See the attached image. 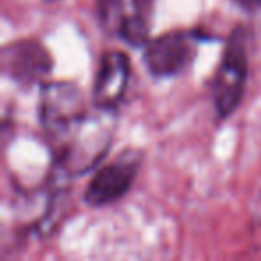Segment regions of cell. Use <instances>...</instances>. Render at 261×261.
I'll return each instance as SVG.
<instances>
[{"label":"cell","mask_w":261,"mask_h":261,"mask_svg":"<svg viewBox=\"0 0 261 261\" xmlns=\"http://www.w3.org/2000/svg\"><path fill=\"white\" fill-rule=\"evenodd\" d=\"M113 113L102 111L100 116L88 120L68 140L58 147V163L70 174H84L106 156L113 140V122L106 116Z\"/></svg>","instance_id":"3957f363"},{"label":"cell","mask_w":261,"mask_h":261,"mask_svg":"<svg viewBox=\"0 0 261 261\" xmlns=\"http://www.w3.org/2000/svg\"><path fill=\"white\" fill-rule=\"evenodd\" d=\"M102 29L130 47L149 43L152 0H97Z\"/></svg>","instance_id":"277c9868"},{"label":"cell","mask_w":261,"mask_h":261,"mask_svg":"<svg viewBox=\"0 0 261 261\" xmlns=\"http://www.w3.org/2000/svg\"><path fill=\"white\" fill-rule=\"evenodd\" d=\"M90 113L83 91L73 83L52 81L41 86L40 122L43 130L61 145L83 125Z\"/></svg>","instance_id":"6da1fadb"},{"label":"cell","mask_w":261,"mask_h":261,"mask_svg":"<svg viewBox=\"0 0 261 261\" xmlns=\"http://www.w3.org/2000/svg\"><path fill=\"white\" fill-rule=\"evenodd\" d=\"M249 75L247 33L238 27L231 33L213 79V104L220 118H227L238 109Z\"/></svg>","instance_id":"7a4b0ae2"},{"label":"cell","mask_w":261,"mask_h":261,"mask_svg":"<svg viewBox=\"0 0 261 261\" xmlns=\"http://www.w3.org/2000/svg\"><path fill=\"white\" fill-rule=\"evenodd\" d=\"M47 2H56V0H47Z\"/></svg>","instance_id":"30bf717a"},{"label":"cell","mask_w":261,"mask_h":261,"mask_svg":"<svg viewBox=\"0 0 261 261\" xmlns=\"http://www.w3.org/2000/svg\"><path fill=\"white\" fill-rule=\"evenodd\" d=\"M2 72L22 84L43 81L52 70V59L47 48L34 40L9 43L2 50Z\"/></svg>","instance_id":"52a82bcc"},{"label":"cell","mask_w":261,"mask_h":261,"mask_svg":"<svg viewBox=\"0 0 261 261\" xmlns=\"http://www.w3.org/2000/svg\"><path fill=\"white\" fill-rule=\"evenodd\" d=\"M130 63L123 52L108 50L98 63L93 84V106L100 111L115 113L129 86Z\"/></svg>","instance_id":"ba28073f"},{"label":"cell","mask_w":261,"mask_h":261,"mask_svg":"<svg viewBox=\"0 0 261 261\" xmlns=\"http://www.w3.org/2000/svg\"><path fill=\"white\" fill-rule=\"evenodd\" d=\"M238 8H242L243 11L250 13V15H256L261 13V0H232Z\"/></svg>","instance_id":"9c48e42d"},{"label":"cell","mask_w":261,"mask_h":261,"mask_svg":"<svg viewBox=\"0 0 261 261\" xmlns=\"http://www.w3.org/2000/svg\"><path fill=\"white\" fill-rule=\"evenodd\" d=\"M197 41L199 38L186 31L165 33L149 40L143 50V61L154 77H175L195 59Z\"/></svg>","instance_id":"5b68a950"},{"label":"cell","mask_w":261,"mask_h":261,"mask_svg":"<svg viewBox=\"0 0 261 261\" xmlns=\"http://www.w3.org/2000/svg\"><path fill=\"white\" fill-rule=\"evenodd\" d=\"M142 154L125 150L113 163L100 167L84 192V202L91 207H104L120 200L130 190L140 170Z\"/></svg>","instance_id":"8992f818"}]
</instances>
